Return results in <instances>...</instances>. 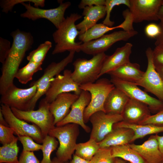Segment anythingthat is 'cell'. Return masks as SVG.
Masks as SVG:
<instances>
[{
  "label": "cell",
  "instance_id": "1",
  "mask_svg": "<svg viewBox=\"0 0 163 163\" xmlns=\"http://www.w3.org/2000/svg\"><path fill=\"white\" fill-rule=\"evenodd\" d=\"M13 41L10 51L2 68L0 78V94H4L14 84L15 75L19 69L26 52L33 45L34 39L30 33L17 29L11 34Z\"/></svg>",
  "mask_w": 163,
  "mask_h": 163
},
{
  "label": "cell",
  "instance_id": "2",
  "mask_svg": "<svg viewBox=\"0 0 163 163\" xmlns=\"http://www.w3.org/2000/svg\"><path fill=\"white\" fill-rule=\"evenodd\" d=\"M82 16L77 13H71L67 16L53 34L56 43L52 54L55 55L66 51L78 53L81 51V42H76L75 39L79 34L75 22Z\"/></svg>",
  "mask_w": 163,
  "mask_h": 163
},
{
  "label": "cell",
  "instance_id": "3",
  "mask_svg": "<svg viewBox=\"0 0 163 163\" xmlns=\"http://www.w3.org/2000/svg\"><path fill=\"white\" fill-rule=\"evenodd\" d=\"M78 126L74 123H68L55 126L49 132L48 135L57 138L59 141V146L56 155L59 160L66 162L72 159L79 133Z\"/></svg>",
  "mask_w": 163,
  "mask_h": 163
},
{
  "label": "cell",
  "instance_id": "4",
  "mask_svg": "<svg viewBox=\"0 0 163 163\" xmlns=\"http://www.w3.org/2000/svg\"><path fill=\"white\" fill-rule=\"evenodd\" d=\"M107 55L104 53L93 56L91 59L78 58L73 62L72 73L73 80L79 86L94 83L99 78L104 62Z\"/></svg>",
  "mask_w": 163,
  "mask_h": 163
},
{
  "label": "cell",
  "instance_id": "5",
  "mask_svg": "<svg viewBox=\"0 0 163 163\" xmlns=\"http://www.w3.org/2000/svg\"><path fill=\"white\" fill-rule=\"evenodd\" d=\"M80 87L82 90L88 91L91 95V101L84 113V121L86 123L94 113L101 111L104 112V105L106 99L115 86L110 80L103 78L94 83L81 85Z\"/></svg>",
  "mask_w": 163,
  "mask_h": 163
},
{
  "label": "cell",
  "instance_id": "6",
  "mask_svg": "<svg viewBox=\"0 0 163 163\" xmlns=\"http://www.w3.org/2000/svg\"><path fill=\"white\" fill-rule=\"evenodd\" d=\"M50 104L43 98L40 101L37 110L23 111L14 108H11L17 118L37 126L45 137L55 126L54 117L49 109Z\"/></svg>",
  "mask_w": 163,
  "mask_h": 163
},
{
  "label": "cell",
  "instance_id": "7",
  "mask_svg": "<svg viewBox=\"0 0 163 163\" xmlns=\"http://www.w3.org/2000/svg\"><path fill=\"white\" fill-rule=\"evenodd\" d=\"M75 53L74 51L69 52L68 55L60 62L57 63L52 62L46 67L43 75L34 82L37 85V92L28 104L26 110H34L37 101L45 94L54 77L59 74L69 64L72 62Z\"/></svg>",
  "mask_w": 163,
  "mask_h": 163
},
{
  "label": "cell",
  "instance_id": "8",
  "mask_svg": "<svg viewBox=\"0 0 163 163\" xmlns=\"http://www.w3.org/2000/svg\"><path fill=\"white\" fill-rule=\"evenodd\" d=\"M138 32L135 30H124L114 31L105 34L97 39L81 45V51L93 56L104 52L114 43L120 41H126L137 35Z\"/></svg>",
  "mask_w": 163,
  "mask_h": 163
},
{
  "label": "cell",
  "instance_id": "9",
  "mask_svg": "<svg viewBox=\"0 0 163 163\" xmlns=\"http://www.w3.org/2000/svg\"><path fill=\"white\" fill-rule=\"evenodd\" d=\"M111 77L110 81L116 88L124 92L130 98L146 104L151 113L155 114L163 108V101L150 96L135 84Z\"/></svg>",
  "mask_w": 163,
  "mask_h": 163
},
{
  "label": "cell",
  "instance_id": "10",
  "mask_svg": "<svg viewBox=\"0 0 163 163\" xmlns=\"http://www.w3.org/2000/svg\"><path fill=\"white\" fill-rule=\"evenodd\" d=\"M21 4L26 9V11L21 13L20 16L34 21L40 18L47 19L57 29L65 19L64 14L66 10L70 6L69 2L64 3L61 2L57 7L50 9H43L32 6L30 2H25Z\"/></svg>",
  "mask_w": 163,
  "mask_h": 163
},
{
  "label": "cell",
  "instance_id": "11",
  "mask_svg": "<svg viewBox=\"0 0 163 163\" xmlns=\"http://www.w3.org/2000/svg\"><path fill=\"white\" fill-rule=\"evenodd\" d=\"M37 85L34 82L30 88H21L14 85L9 87L1 96L0 102L10 108L26 111L28 104L34 97Z\"/></svg>",
  "mask_w": 163,
  "mask_h": 163
},
{
  "label": "cell",
  "instance_id": "12",
  "mask_svg": "<svg viewBox=\"0 0 163 163\" xmlns=\"http://www.w3.org/2000/svg\"><path fill=\"white\" fill-rule=\"evenodd\" d=\"M0 111L9 126L14 129L15 134L28 136L38 143H42L44 137L37 126L34 124H29L17 118L7 105L1 104Z\"/></svg>",
  "mask_w": 163,
  "mask_h": 163
},
{
  "label": "cell",
  "instance_id": "13",
  "mask_svg": "<svg viewBox=\"0 0 163 163\" xmlns=\"http://www.w3.org/2000/svg\"><path fill=\"white\" fill-rule=\"evenodd\" d=\"M145 54L148 62L146 70L141 79L135 84L143 87L147 92L163 101V82L155 69L153 50L150 47L147 48Z\"/></svg>",
  "mask_w": 163,
  "mask_h": 163
},
{
  "label": "cell",
  "instance_id": "14",
  "mask_svg": "<svg viewBox=\"0 0 163 163\" xmlns=\"http://www.w3.org/2000/svg\"><path fill=\"white\" fill-rule=\"evenodd\" d=\"M89 120L92 125L90 139L99 143L112 131L114 124L123 119L121 115L108 114L101 111L93 114Z\"/></svg>",
  "mask_w": 163,
  "mask_h": 163
},
{
  "label": "cell",
  "instance_id": "15",
  "mask_svg": "<svg viewBox=\"0 0 163 163\" xmlns=\"http://www.w3.org/2000/svg\"><path fill=\"white\" fill-rule=\"evenodd\" d=\"M163 0H130L129 10L133 23L158 21Z\"/></svg>",
  "mask_w": 163,
  "mask_h": 163
},
{
  "label": "cell",
  "instance_id": "16",
  "mask_svg": "<svg viewBox=\"0 0 163 163\" xmlns=\"http://www.w3.org/2000/svg\"><path fill=\"white\" fill-rule=\"evenodd\" d=\"M72 72L66 69L62 75L59 74L53 79L46 92L44 99L49 103L53 101L59 94L73 92L79 95L82 90L72 77Z\"/></svg>",
  "mask_w": 163,
  "mask_h": 163
},
{
  "label": "cell",
  "instance_id": "17",
  "mask_svg": "<svg viewBox=\"0 0 163 163\" xmlns=\"http://www.w3.org/2000/svg\"><path fill=\"white\" fill-rule=\"evenodd\" d=\"M91 100L90 93L87 91L82 90L78 98L72 105L69 114L62 120L56 124V126L74 123L80 126L86 133H90V128L85 123L83 116L85 110Z\"/></svg>",
  "mask_w": 163,
  "mask_h": 163
},
{
  "label": "cell",
  "instance_id": "18",
  "mask_svg": "<svg viewBox=\"0 0 163 163\" xmlns=\"http://www.w3.org/2000/svg\"><path fill=\"white\" fill-rule=\"evenodd\" d=\"M151 111L145 104L130 98L121 114L124 122L140 125L150 116Z\"/></svg>",
  "mask_w": 163,
  "mask_h": 163
},
{
  "label": "cell",
  "instance_id": "19",
  "mask_svg": "<svg viewBox=\"0 0 163 163\" xmlns=\"http://www.w3.org/2000/svg\"><path fill=\"white\" fill-rule=\"evenodd\" d=\"M79 97V95L74 93H63L58 95L50 104L49 109L54 117L55 125L68 115L72 105Z\"/></svg>",
  "mask_w": 163,
  "mask_h": 163
},
{
  "label": "cell",
  "instance_id": "20",
  "mask_svg": "<svg viewBox=\"0 0 163 163\" xmlns=\"http://www.w3.org/2000/svg\"><path fill=\"white\" fill-rule=\"evenodd\" d=\"M132 47L131 43H126L123 46L117 48L112 55L107 56L103 64L99 78L130 62Z\"/></svg>",
  "mask_w": 163,
  "mask_h": 163
},
{
  "label": "cell",
  "instance_id": "21",
  "mask_svg": "<svg viewBox=\"0 0 163 163\" xmlns=\"http://www.w3.org/2000/svg\"><path fill=\"white\" fill-rule=\"evenodd\" d=\"M128 145L137 152L147 163H161L163 160L155 134L151 135L141 144Z\"/></svg>",
  "mask_w": 163,
  "mask_h": 163
},
{
  "label": "cell",
  "instance_id": "22",
  "mask_svg": "<svg viewBox=\"0 0 163 163\" xmlns=\"http://www.w3.org/2000/svg\"><path fill=\"white\" fill-rule=\"evenodd\" d=\"M134 133L131 128L120 127L113 128L100 142V148L127 145L131 143Z\"/></svg>",
  "mask_w": 163,
  "mask_h": 163
},
{
  "label": "cell",
  "instance_id": "23",
  "mask_svg": "<svg viewBox=\"0 0 163 163\" xmlns=\"http://www.w3.org/2000/svg\"><path fill=\"white\" fill-rule=\"evenodd\" d=\"M129 98L124 92L115 87L106 99L104 112L108 114L121 115Z\"/></svg>",
  "mask_w": 163,
  "mask_h": 163
},
{
  "label": "cell",
  "instance_id": "24",
  "mask_svg": "<svg viewBox=\"0 0 163 163\" xmlns=\"http://www.w3.org/2000/svg\"><path fill=\"white\" fill-rule=\"evenodd\" d=\"M106 15L105 5H95L85 7L82 13V15L84 16L83 20L76 25L79 32V34H83L96 24L99 20L103 18Z\"/></svg>",
  "mask_w": 163,
  "mask_h": 163
},
{
  "label": "cell",
  "instance_id": "25",
  "mask_svg": "<svg viewBox=\"0 0 163 163\" xmlns=\"http://www.w3.org/2000/svg\"><path fill=\"white\" fill-rule=\"evenodd\" d=\"M144 73L138 64L130 62L107 74L111 77L136 84L141 79Z\"/></svg>",
  "mask_w": 163,
  "mask_h": 163
},
{
  "label": "cell",
  "instance_id": "26",
  "mask_svg": "<svg viewBox=\"0 0 163 163\" xmlns=\"http://www.w3.org/2000/svg\"><path fill=\"white\" fill-rule=\"evenodd\" d=\"M124 127L131 128L134 133L131 142L137 139L142 138L148 135L157 134L163 132V126H157L151 124L137 125L129 124L123 121L114 124L113 128Z\"/></svg>",
  "mask_w": 163,
  "mask_h": 163
},
{
  "label": "cell",
  "instance_id": "27",
  "mask_svg": "<svg viewBox=\"0 0 163 163\" xmlns=\"http://www.w3.org/2000/svg\"><path fill=\"white\" fill-rule=\"evenodd\" d=\"M114 158H119L130 163H147L136 150L128 145L111 147Z\"/></svg>",
  "mask_w": 163,
  "mask_h": 163
},
{
  "label": "cell",
  "instance_id": "28",
  "mask_svg": "<svg viewBox=\"0 0 163 163\" xmlns=\"http://www.w3.org/2000/svg\"><path fill=\"white\" fill-rule=\"evenodd\" d=\"M121 28V24L115 27H110L103 23L97 24L83 34H79L78 39L83 43H86L99 39L110 31Z\"/></svg>",
  "mask_w": 163,
  "mask_h": 163
},
{
  "label": "cell",
  "instance_id": "29",
  "mask_svg": "<svg viewBox=\"0 0 163 163\" xmlns=\"http://www.w3.org/2000/svg\"><path fill=\"white\" fill-rule=\"evenodd\" d=\"M17 137L11 143L0 147V163H18L19 148L17 145Z\"/></svg>",
  "mask_w": 163,
  "mask_h": 163
},
{
  "label": "cell",
  "instance_id": "30",
  "mask_svg": "<svg viewBox=\"0 0 163 163\" xmlns=\"http://www.w3.org/2000/svg\"><path fill=\"white\" fill-rule=\"evenodd\" d=\"M100 148L98 143L93 139H90L86 142L77 144L75 154L90 161Z\"/></svg>",
  "mask_w": 163,
  "mask_h": 163
},
{
  "label": "cell",
  "instance_id": "31",
  "mask_svg": "<svg viewBox=\"0 0 163 163\" xmlns=\"http://www.w3.org/2000/svg\"><path fill=\"white\" fill-rule=\"evenodd\" d=\"M42 64L29 62L25 66L18 70L15 75V78L21 83L26 84L32 80L35 73L42 69Z\"/></svg>",
  "mask_w": 163,
  "mask_h": 163
},
{
  "label": "cell",
  "instance_id": "32",
  "mask_svg": "<svg viewBox=\"0 0 163 163\" xmlns=\"http://www.w3.org/2000/svg\"><path fill=\"white\" fill-rule=\"evenodd\" d=\"M42 151L43 158L41 163H53L50 159L51 153L57 147L59 142L56 138L49 135L45 136L43 141Z\"/></svg>",
  "mask_w": 163,
  "mask_h": 163
},
{
  "label": "cell",
  "instance_id": "33",
  "mask_svg": "<svg viewBox=\"0 0 163 163\" xmlns=\"http://www.w3.org/2000/svg\"><path fill=\"white\" fill-rule=\"evenodd\" d=\"M52 47L51 42L45 41L29 53L27 57V60L29 62L42 64L47 53Z\"/></svg>",
  "mask_w": 163,
  "mask_h": 163
},
{
  "label": "cell",
  "instance_id": "34",
  "mask_svg": "<svg viewBox=\"0 0 163 163\" xmlns=\"http://www.w3.org/2000/svg\"><path fill=\"white\" fill-rule=\"evenodd\" d=\"M115 158L113 157L111 147L100 148L90 161V163H115Z\"/></svg>",
  "mask_w": 163,
  "mask_h": 163
},
{
  "label": "cell",
  "instance_id": "35",
  "mask_svg": "<svg viewBox=\"0 0 163 163\" xmlns=\"http://www.w3.org/2000/svg\"><path fill=\"white\" fill-rule=\"evenodd\" d=\"M121 5H126L129 8L130 0H106L105 6L106 10V17L103 23L110 27H112L114 22L110 20V13L113 8L116 6Z\"/></svg>",
  "mask_w": 163,
  "mask_h": 163
},
{
  "label": "cell",
  "instance_id": "36",
  "mask_svg": "<svg viewBox=\"0 0 163 163\" xmlns=\"http://www.w3.org/2000/svg\"><path fill=\"white\" fill-rule=\"evenodd\" d=\"M45 2L44 0H5L0 2V6L2 8V11L7 13L12 10L15 5L23 2L33 3L35 7L38 8L39 6L44 7Z\"/></svg>",
  "mask_w": 163,
  "mask_h": 163
},
{
  "label": "cell",
  "instance_id": "37",
  "mask_svg": "<svg viewBox=\"0 0 163 163\" xmlns=\"http://www.w3.org/2000/svg\"><path fill=\"white\" fill-rule=\"evenodd\" d=\"M18 140L22 143L23 151L33 152L41 150L42 145L35 142L32 138L27 135H18Z\"/></svg>",
  "mask_w": 163,
  "mask_h": 163
},
{
  "label": "cell",
  "instance_id": "38",
  "mask_svg": "<svg viewBox=\"0 0 163 163\" xmlns=\"http://www.w3.org/2000/svg\"><path fill=\"white\" fill-rule=\"evenodd\" d=\"M14 129L9 126L0 124V142L3 145L11 142L16 137Z\"/></svg>",
  "mask_w": 163,
  "mask_h": 163
},
{
  "label": "cell",
  "instance_id": "39",
  "mask_svg": "<svg viewBox=\"0 0 163 163\" xmlns=\"http://www.w3.org/2000/svg\"><path fill=\"white\" fill-rule=\"evenodd\" d=\"M146 124L163 126V108L154 114L151 115L140 125Z\"/></svg>",
  "mask_w": 163,
  "mask_h": 163
},
{
  "label": "cell",
  "instance_id": "40",
  "mask_svg": "<svg viewBox=\"0 0 163 163\" xmlns=\"http://www.w3.org/2000/svg\"><path fill=\"white\" fill-rule=\"evenodd\" d=\"M11 46L10 42L8 40L0 38V62H4L10 51Z\"/></svg>",
  "mask_w": 163,
  "mask_h": 163
},
{
  "label": "cell",
  "instance_id": "41",
  "mask_svg": "<svg viewBox=\"0 0 163 163\" xmlns=\"http://www.w3.org/2000/svg\"><path fill=\"white\" fill-rule=\"evenodd\" d=\"M144 31L145 34L148 37L155 39L160 34L161 30L158 24L152 23L145 26Z\"/></svg>",
  "mask_w": 163,
  "mask_h": 163
},
{
  "label": "cell",
  "instance_id": "42",
  "mask_svg": "<svg viewBox=\"0 0 163 163\" xmlns=\"http://www.w3.org/2000/svg\"><path fill=\"white\" fill-rule=\"evenodd\" d=\"M18 163H41L33 152L23 151Z\"/></svg>",
  "mask_w": 163,
  "mask_h": 163
},
{
  "label": "cell",
  "instance_id": "43",
  "mask_svg": "<svg viewBox=\"0 0 163 163\" xmlns=\"http://www.w3.org/2000/svg\"><path fill=\"white\" fill-rule=\"evenodd\" d=\"M153 56L155 66L163 65V44L155 46L153 50Z\"/></svg>",
  "mask_w": 163,
  "mask_h": 163
},
{
  "label": "cell",
  "instance_id": "44",
  "mask_svg": "<svg viewBox=\"0 0 163 163\" xmlns=\"http://www.w3.org/2000/svg\"><path fill=\"white\" fill-rule=\"evenodd\" d=\"M105 0H82L78 5L80 9H84L87 6L105 5Z\"/></svg>",
  "mask_w": 163,
  "mask_h": 163
},
{
  "label": "cell",
  "instance_id": "45",
  "mask_svg": "<svg viewBox=\"0 0 163 163\" xmlns=\"http://www.w3.org/2000/svg\"><path fill=\"white\" fill-rule=\"evenodd\" d=\"M161 30L160 33L155 38V46L163 44V21H160L158 24Z\"/></svg>",
  "mask_w": 163,
  "mask_h": 163
},
{
  "label": "cell",
  "instance_id": "46",
  "mask_svg": "<svg viewBox=\"0 0 163 163\" xmlns=\"http://www.w3.org/2000/svg\"><path fill=\"white\" fill-rule=\"evenodd\" d=\"M70 163H90V161L83 159L74 154Z\"/></svg>",
  "mask_w": 163,
  "mask_h": 163
},
{
  "label": "cell",
  "instance_id": "47",
  "mask_svg": "<svg viewBox=\"0 0 163 163\" xmlns=\"http://www.w3.org/2000/svg\"><path fill=\"white\" fill-rule=\"evenodd\" d=\"M155 135L160 150L163 156V136H160L158 134Z\"/></svg>",
  "mask_w": 163,
  "mask_h": 163
},
{
  "label": "cell",
  "instance_id": "48",
  "mask_svg": "<svg viewBox=\"0 0 163 163\" xmlns=\"http://www.w3.org/2000/svg\"><path fill=\"white\" fill-rule=\"evenodd\" d=\"M155 69L163 82V65L155 66Z\"/></svg>",
  "mask_w": 163,
  "mask_h": 163
},
{
  "label": "cell",
  "instance_id": "49",
  "mask_svg": "<svg viewBox=\"0 0 163 163\" xmlns=\"http://www.w3.org/2000/svg\"><path fill=\"white\" fill-rule=\"evenodd\" d=\"M0 124H2L3 125L9 126L8 124L6 122L5 119H4L3 116L1 112L0 111Z\"/></svg>",
  "mask_w": 163,
  "mask_h": 163
},
{
  "label": "cell",
  "instance_id": "50",
  "mask_svg": "<svg viewBox=\"0 0 163 163\" xmlns=\"http://www.w3.org/2000/svg\"><path fill=\"white\" fill-rule=\"evenodd\" d=\"M159 20L160 21H163V3L161 6L158 14Z\"/></svg>",
  "mask_w": 163,
  "mask_h": 163
},
{
  "label": "cell",
  "instance_id": "51",
  "mask_svg": "<svg viewBox=\"0 0 163 163\" xmlns=\"http://www.w3.org/2000/svg\"><path fill=\"white\" fill-rule=\"evenodd\" d=\"M115 163H130L128 161H127L124 160L119 158H115Z\"/></svg>",
  "mask_w": 163,
  "mask_h": 163
},
{
  "label": "cell",
  "instance_id": "52",
  "mask_svg": "<svg viewBox=\"0 0 163 163\" xmlns=\"http://www.w3.org/2000/svg\"><path fill=\"white\" fill-rule=\"evenodd\" d=\"M53 163H66L58 159L56 157H54L52 160Z\"/></svg>",
  "mask_w": 163,
  "mask_h": 163
},
{
  "label": "cell",
  "instance_id": "53",
  "mask_svg": "<svg viewBox=\"0 0 163 163\" xmlns=\"http://www.w3.org/2000/svg\"><path fill=\"white\" fill-rule=\"evenodd\" d=\"M161 163H163V160Z\"/></svg>",
  "mask_w": 163,
  "mask_h": 163
},
{
  "label": "cell",
  "instance_id": "54",
  "mask_svg": "<svg viewBox=\"0 0 163 163\" xmlns=\"http://www.w3.org/2000/svg\"><path fill=\"white\" fill-rule=\"evenodd\" d=\"M66 163H67V162H66Z\"/></svg>",
  "mask_w": 163,
  "mask_h": 163
}]
</instances>
